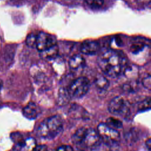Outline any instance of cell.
<instances>
[{"mask_svg":"<svg viewBox=\"0 0 151 151\" xmlns=\"http://www.w3.org/2000/svg\"><path fill=\"white\" fill-rule=\"evenodd\" d=\"M98 64L104 74L113 78L124 73L127 61L126 57L120 53L114 50H108L100 55Z\"/></svg>","mask_w":151,"mask_h":151,"instance_id":"6da1fadb","label":"cell"},{"mask_svg":"<svg viewBox=\"0 0 151 151\" xmlns=\"http://www.w3.org/2000/svg\"><path fill=\"white\" fill-rule=\"evenodd\" d=\"M63 121L59 115H54L42 121L37 128V135L43 139H52L63 130Z\"/></svg>","mask_w":151,"mask_h":151,"instance_id":"7a4b0ae2","label":"cell"},{"mask_svg":"<svg viewBox=\"0 0 151 151\" xmlns=\"http://www.w3.org/2000/svg\"><path fill=\"white\" fill-rule=\"evenodd\" d=\"M73 139L76 145L88 149L97 147L101 140L97 130L85 127L78 129L74 134Z\"/></svg>","mask_w":151,"mask_h":151,"instance_id":"3957f363","label":"cell"},{"mask_svg":"<svg viewBox=\"0 0 151 151\" xmlns=\"http://www.w3.org/2000/svg\"><path fill=\"white\" fill-rule=\"evenodd\" d=\"M89 88V80L85 77H77L67 87L70 97L74 99L83 97L88 92Z\"/></svg>","mask_w":151,"mask_h":151,"instance_id":"277c9868","label":"cell"},{"mask_svg":"<svg viewBox=\"0 0 151 151\" xmlns=\"http://www.w3.org/2000/svg\"><path fill=\"white\" fill-rule=\"evenodd\" d=\"M97 132L100 139L108 145H117L120 139L119 131L106 123H100L97 127Z\"/></svg>","mask_w":151,"mask_h":151,"instance_id":"5b68a950","label":"cell"},{"mask_svg":"<svg viewBox=\"0 0 151 151\" xmlns=\"http://www.w3.org/2000/svg\"><path fill=\"white\" fill-rule=\"evenodd\" d=\"M108 110L114 115L127 116L130 113V104L122 97L116 96L109 101Z\"/></svg>","mask_w":151,"mask_h":151,"instance_id":"8992f818","label":"cell"},{"mask_svg":"<svg viewBox=\"0 0 151 151\" xmlns=\"http://www.w3.org/2000/svg\"><path fill=\"white\" fill-rule=\"evenodd\" d=\"M55 44H57V40L52 35L43 31L37 33L35 48L39 52Z\"/></svg>","mask_w":151,"mask_h":151,"instance_id":"52a82bcc","label":"cell"},{"mask_svg":"<svg viewBox=\"0 0 151 151\" xmlns=\"http://www.w3.org/2000/svg\"><path fill=\"white\" fill-rule=\"evenodd\" d=\"M99 48V44L92 40L85 41L80 45L81 52L86 55H94L97 53Z\"/></svg>","mask_w":151,"mask_h":151,"instance_id":"ba28073f","label":"cell"},{"mask_svg":"<svg viewBox=\"0 0 151 151\" xmlns=\"http://www.w3.org/2000/svg\"><path fill=\"white\" fill-rule=\"evenodd\" d=\"M40 107L34 102H29L25 106L22 110L24 116L29 119H36L41 113Z\"/></svg>","mask_w":151,"mask_h":151,"instance_id":"9c48e42d","label":"cell"},{"mask_svg":"<svg viewBox=\"0 0 151 151\" xmlns=\"http://www.w3.org/2000/svg\"><path fill=\"white\" fill-rule=\"evenodd\" d=\"M59 53V48L57 44L54 45L40 52L41 58L44 60H52L57 57Z\"/></svg>","mask_w":151,"mask_h":151,"instance_id":"30bf717a","label":"cell"},{"mask_svg":"<svg viewBox=\"0 0 151 151\" xmlns=\"http://www.w3.org/2000/svg\"><path fill=\"white\" fill-rule=\"evenodd\" d=\"M85 61V59L82 55L76 54L70 58L68 65L72 70H77L84 65Z\"/></svg>","mask_w":151,"mask_h":151,"instance_id":"8fae6325","label":"cell"},{"mask_svg":"<svg viewBox=\"0 0 151 151\" xmlns=\"http://www.w3.org/2000/svg\"><path fill=\"white\" fill-rule=\"evenodd\" d=\"M96 87L100 90H106L109 87V81L104 76H97L94 80Z\"/></svg>","mask_w":151,"mask_h":151,"instance_id":"7c38bea8","label":"cell"},{"mask_svg":"<svg viewBox=\"0 0 151 151\" xmlns=\"http://www.w3.org/2000/svg\"><path fill=\"white\" fill-rule=\"evenodd\" d=\"M71 97L68 94L67 88L61 87L60 88L58 96V104L63 106L67 104Z\"/></svg>","mask_w":151,"mask_h":151,"instance_id":"4fadbf2b","label":"cell"},{"mask_svg":"<svg viewBox=\"0 0 151 151\" xmlns=\"http://www.w3.org/2000/svg\"><path fill=\"white\" fill-rule=\"evenodd\" d=\"M36 146L35 140L32 137H28L24 139L20 149L24 150H33Z\"/></svg>","mask_w":151,"mask_h":151,"instance_id":"5bb4252c","label":"cell"},{"mask_svg":"<svg viewBox=\"0 0 151 151\" xmlns=\"http://www.w3.org/2000/svg\"><path fill=\"white\" fill-rule=\"evenodd\" d=\"M106 123L114 129H121L123 126L122 122L119 119L113 117H109L107 119Z\"/></svg>","mask_w":151,"mask_h":151,"instance_id":"9a60e30c","label":"cell"},{"mask_svg":"<svg viewBox=\"0 0 151 151\" xmlns=\"http://www.w3.org/2000/svg\"><path fill=\"white\" fill-rule=\"evenodd\" d=\"M37 34L35 33H30L26 38L25 42L26 44L31 48H35L36 41H37Z\"/></svg>","mask_w":151,"mask_h":151,"instance_id":"2e32d148","label":"cell"},{"mask_svg":"<svg viewBox=\"0 0 151 151\" xmlns=\"http://www.w3.org/2000/svg\"><path fill=\"white\" fill-rule=\"evenodd\" d=\"M90 7L93 8H100L104 4V0H84Z\"/></svg>","mask_w":151,"mask_h":151,"instance_id":"e0dca14e","label":"cell"},{"mask_svg":"<svg viewBox=\"0 0 151 151\" xmlns=\"http://www.w3.org/2000/svg\"><path fill=\"white\" fill-rule=\"evenodd\" d=\"M150 97H148L147 99H146L145 100L141 101L138 106V109L139 111H145L146 110H148L150 109Z\"/></svg>","mask_w":151,"mask_h":151,"instance_id":"ac0fdd59","label":"cell"},{"mask_svg":"<svg viewBox=\"0 0 151 151\" xmlns=\"http://www.w3.org/2000/svg\"><path fill=\"white\" fill-rule=\"evenodd\" d=\"M144 47V44L141 42H135L130 47V51L133 53L136 54L141 51Z\"/></svg>","mask_w":151,"mask_h":151,"instance_id":"d6986e66","label":"cell"},{"mask_svg":"<svg viewBox=\"0 0 151 151\" xmlns=\"http://www.w3.org/2000/svg\"><path fill=\"white\" fill-rule=\"evenodd\" d=\"M143 86L148 89L149 90L151 88V79H150V74H148L146 76L143 77L142 81Z\"/></svg>","mask_w":151,"mask_h":151,"instance_id":"ffe728a7","label":"cell"},{"mask_svg":"<svg viewBox=\"0 0 151 151\" xmlns=\"http://www.w3.org/2000/svg\"><path fill=\"white\" fill-rule=\"evenodd\" d=\"M56 150H73V148L68 145H62L57 148H56Z\"/></svg>","mask_w":151,"mask_h":151,"instance_id":"44dd1931","label":"cell"},{"mask_svg":"<svg viewBox=\"0 0 151 151\" xmlns=\"http://www.w3.org/2000/svg\"><path fill=\"white\" fill-rule=\"evenodd\" d=\"M47 149V147L45 145H38L35 146L34 148V150H46Z\"/></svg>","mask_w":151,"mask_h":151,"instance_id":"7402d4cb","label":"cell"},{"mask_svg":"<svg viewBox=\"0 0 151 151\" xmlns=\"http://www.w3.org/2000/svg\"><path fill=\"white\" fill-rule=\"evenodd\" d=\"M145 145L146 146V147L147 148V149L149 150H150V147H151V140H150V138H148L146 142H145Z\"/></svg>","mask_w":151,"mask_h":151,"instance_id":"603a6c76","label":"cell"},{"mask_svg":"<svg viewBox=\"0 0 151 151\" xmlns=\"http://www.w3.org/2000/svg\"><path fill=\"white\" fill-rule=\"evenodd\" d=\"M2 81L0 80V90H1V88H2Z\"/></svg>","mask_w":151,"mask_h":151,"instance_id":"cb8c5ba5","label":"cell"}]
</instances>
